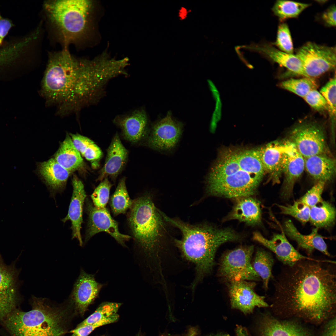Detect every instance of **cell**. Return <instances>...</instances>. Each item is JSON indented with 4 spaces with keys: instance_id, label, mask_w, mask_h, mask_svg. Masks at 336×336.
Returning <instances> with one entry per match:
<instances>
[{
    "instance_id": "cell-1",
    "label": "cell",
    "mask_w": 336,
    "mask_h": 336,
    "mask_svg": "<svg viewBox=\"0 0 336 336\" xmlns=\"http://www.w3.org/2000/svg\"><path fill=\"white\" fill-rule=\"evenodd\" d=\"M47 57L40 93L62 116L97 104L108 83L121 74L118 62L105 53L89 59L61 49L48 51Z\"/></svg>"
},
{
    "instance_id": "cell-2",
    "label": "cell",
    "mask_w": 336,
    "mask_h": 336,
    "mask_svg": "<svg viewBox=\"0 0 336 336\" xmlns=\"http://www.w3.org/2000/svg\"><path fill=\"white\" fill-rule=\"evenodd\" d=\"M336 262L302 260L285 267L275 281L271 307L284 319L318 325L336 316Z\"/></svg>"
},
{
    "instance_id": "cell-3",
    "label": "cell",
    "mask_w": 336,
    "mask_h": 336,
    "mask_svg": "<svg viewBox=\"0 0 336 336\" xmlns=\"http://www.w3.org/2000/svg\"><path fill=\"white\" fill-rule=\"evenodd\" d=\"M94 3L90 0H47L43 2L40 20L50 45L77 50L87 45L92 30Z\"/></svg>"
},
{
    "instance_id": "cell-4",
    "label": "cell",
    "mask_w": 336,
    "mask_h": 336,
    "mask_svg": "<svg viewBox=\"0 0 336 336\" xmlns=\"http://www.w3.org/2000/svg\"><path fill=\"white\" fill-rule=\"evenodd\" d=\"M264 172L253 149H224L208 175L207 190L226 198L248 197L254 193Z\"/></svg>"
},
{
    "instance_id": "cell-5",
    "label": "cell",
    "mask_w": 336,
    "mask_h": 336,
    "mask_svg": "<svg viewBox=\"0 0 336 336\" xmlns=\"http://www.w3.org/2000/svg\"><path fill=\"white\" fill-rule=\"evenodd\" d=\"M160 212L165 221L182 233V239L175 240V243L184 258L195 265L196 274L192 289L212 271L218 247L226 242L240 238L231 229H219L206 224L191 225Z\"/></svg>"
},
{
    "instance_id": "cell-6",
    "label": "cell",
    "mask_w": 336,
    "mask_h": 336,
    "mask_svg": "<svg viewBox=\"0 0 336 336\" xmlns=\"http://www.w3.org/2000/svg\"><path fill=\"white\" fill-rule=\"evenodd\" d=\"M32 309L14 310L6 318V326L13 336H60L64 333L60 308L51 307L47 299L32 296Z\"/></svg>"
},
{
    "instance_id": "cell-7",
    "label": "cell",
    "mask_w": 336,
    "mask_h": 336,
    "mask_svg": "<svg viewBox=\"0 0 336 336\" xmlns=\"http://www.w3.org/2000/svg\"><path fill=\"white\" fill-rule=\"evenodd\" d=\"M130 209L128 220L135 240L150 256L157 257L165 231L160 211L148 196L133 200Z\"/></svg>"
},
{
    "instance_id": "cell-8",
    "label": "cell",
    "mask_w": 336,
    "mask_h": 336,
    "mask_svg": "<svg viewBox=\"0 0 336 336\" xmlns=\"http://www.w3.org/2000/svg\"><path fill=\"white\" fill-rule=\"evenodd\" d=\"M254 251V246L250 245L241 246L225 252L219 261V277L228 283L239 280L259 281L260 278L251 263Z\"/></svg>"
},
{
    "instance_id": "cell-9",
    "label": "cell",
    "mask_w": 336,
    "mask_h": 336,
    "mask_svg": "<svg viewBox=\"0 0 336 336\" xmlns=\"http://www.w3.org/2000/svg\"><path fill=\"white\" fill-rule=\"evenodd\" d=\"M300 60L307 77L313 79L334 69L336 66V48L308 42L295 55Z\"/></svg>"
},
{
    "instance_id": "cell-10",
    "label": "cell",
    "mask_w": 336,
    "mask_h": 336,
    "mask_svg": "<svg viewBox=\"0 0 336 336\" xmlns=\"http://www.w3.org/2000/svg\"><path fill=\"white\" fill-rule=\"evenodd\" d=\"M289 140L304 158L327 154L328 149L323 128L314 122H305L293 128Z\"/></svg>"
},
{
    "instance_id": "cell-11",
    "label": "cell",
    "mask_w": 336,
    "mask_h": 336,
    "mask_svg": "<svg viewBox=\"0 0 336 336\" xmlns=\"http://www.w3.org/2000/svg\"><path fill=\"white\" fill-rule=\"evenodd\" d=\"M20 272L15 263L6 264L0 254V320L14 311L20 299Z\"/></svg>"
},
{
    "instance_id": "cell-12",
    "label": "cell",
    "mask_w": 336,
    "mask_h": 336,
    "mask_svg": "<svg viewBox=\"0 0 336 336\" xmlns=\"http://www.w3.org/2000/svg\"><path fill=\"white\" fill-rule=\"evenodd\" d=\"M183 129L182 124L174 119L169 113L153 124L147 138V144L160 152L171 151L178 143Z\"/></svg>"
},
{
    "instance_id": "cell-13",
    "label": "cell",
    "mask_w": 336,
    "mask_h": 336,
    "mask_svg": "<svg viewBox=\"0 0 336 336\" xmlns=\"http://www.w3.org/2000/svg\"><path fill=\"white\" fill-rule=\"evenodd\" d=\"M256 286L255 282L245 280L229 283V294L232 307L247 314L252 312L255 307H268L265 297L258 295L255 292Z\"/></svg>"
},
{
    "instance_id": "cell-14",
    "label": "cell",
    "mask_w": 336,
    "mask_h": 336,
    "mask_svg": "<svg viewBox=\"0 0 336 336\" xmlns=\"http://www.w3.org/2000/svg\"><path fill=\"white\" fill-rule=\"evenodd\" d=\"M87 210L89 219L86 241L96 234L104 231L110 234L122 245L125 246V242L131 236L120 232L117 222L112 217L106 208H99L89 203Z\"/></svg>"
},
{
    "instance_id": "cell-15",
    "label": "cell",
    "mask_w": 336,
    "mask_h": 336,
    "mask_svg": "<svg viewBox=\"0 0 336 336\" xmlns=\"http://www.w3.org/2000/svg\"><path fill=\"white\" fill-rule=\"evenodd\" d=\"M284 156L283 173L285 179L281 193L282 198L288 199L292 196L294 184L305 169L304 157L289 141L283 143Z\"/></svg>"
},
{
    "instance_id": "cell-16",
    "label": "cell",
    "mask_w": 336,
    "mask_h": 336,
    "mask_svg": "<svg viewBox=\"0 0 336 336\" xmlns=\"http://www.w3.org/2000/svg\"><path fill=\"white\" fill-rule=\"evenodd\" d=\"M253 238L273 252L285 266L292 265L302 260L316 259L300 253L289 242L284 233L274 234L271 239L268 240L256 232L254 233Z\"/></svg>"
},
{
    "instance_id": "cell-17",
    "label": "cell",
    "mask_w": 336,
    "mask_h": 336,
    "mask_svg": "<svg viewBox=\"0 0 336 336\" xmlns=\"http://www.w3.org/2000/svg\"><path fill=\"white\" fill-rule=\"evenodd\" d=\"M113 122L121 129L125 139L132 142L140 141L147 131L148 117L142 108L136 109L126 114L118 115Z\"/></svg>"
},
{
    "instance_id": "cell-18",
    "label": "cell",
    "mask_w": 336,
    "mask_h": 336,
    "mask_svg": "<svg viewBox=\"0 0 336 336\" xmlns=\"http://www.w3.org/2000/svg\"><path fill=\"white\" fill-rule=\"evenodd\" d=\"M243 48L251 51L255 52L271 61L276 63L295 74L306 77L300 59L293 54L284 52L273 46L271 44L262 42L252 43Z\"/></svg>"
},
{
    "instance_id": "cell-19",
    "label": "cell",
    "mask_w": 336,
    "mask_h": 336,
    "mask_svg": "<svg viewBox=\"0 0 336 336\" xmlns=\"http://www.w3.org/2000/svg\"><path fill=\"white\" fill-rule=\"evenodd\" d=\"M102 285L96 281L94 275L81 269L71 295L76 308L84 312L98 296Z\"/></svg>"
},
{
    "instance_id": "cell-20",
    "label": "cell",
    "mask_w": 336,
    "mask_h": 336,
    "mask_svg": "<svg viewBox=\"0 0 336 336\" xmlns=\"http://www.w3.org/2000/svg\"><path fill=\"white\" fill-rule=\"evenodd\" d=\"M261 336H315L308 329L296 320L266 316L262 320Z\"/></svg>"
},
{
    "instance_id": "cell-21",
    "label": "cell",
    "mask_w": 336,
    "mask_h": 336,
    "mask_svg": "<svg viewBox=\"0 0 336 336\" xmlns=\"http://www.w3.org/2000/svg\"><path fill=\"white\" fill-rule=\"evenodd\" d=\"M128 156V151L116 133L107 149L105 163L97 180L101 181L109 177L115 181L124 168Z\"/></svg>"
},
{
    "instance_id": "cell-22",
    "label": "cell",
    "mask_w": 336,
    "mask_h": 336,
    "mask_svg": "<svg viewBox=\"0 0 336 336\" xmlns=\"http://www.w3.org/2000/svg\"><path fill=\"white\" fill-rule=\"evenodd\" d=\"M72 185L73 193L68 213L62 221L65 222L70 220L71 222L72 238H77L82 246L83 243L80 231L82 222L83 207L86 195L82 183L75 176L72 179Z\"/></svg>"
},
{
    "instance_id": "cell-23",
    "label": "cell",
    "mask_w": 336,
    "mask_h": 336,
    "mask_svg": "<svg viewBox=\"0 0 336 336\" xmlns=\"http://www.w3.org/2000/svg\"><path fill=\"white\" fill-rule=\"evenodd\" d=\"M284 233L296 241L298 246L305 250L309 255L316 250L328 257L331 256L323 237L318 232V229L313 228L307 235L301 233L290 220H287L284 225Z\"/></svg>"
},
{
    "instance_id": "cell-24",
    "label": "cell",
    "mask_w": 336,
    "mask_h": 336,
    "mask_svg": "<svg viewBox=\"0 0 336 336\" xmlns=\"http://www.w3.org/2000/svg\"><path fill=\"white\" fill-rule=\"evenodd\" d=\"M258 149L265 172L271 175L273 183L278 182L280 176L283 173V143L272 142Z\"/></svg>"
},
{
    "instance_id": "cell-25",
    "label": "cell",
    "mask_w": 336,
    "mask_h": 336,
    "mask_svg": "<svg viewBox=\"0 0 336 336\" xmlns=\"http://www.w3.org/2000/svg\"><path fill=\"white\" fill-rule=\"evenodd\" d=\"M305 169L311 177L318 181L326 183L335 175L336 161L327 154H320L304 158Z\"/></svg>"
},
{
    "instance_id": "cell-26",
    "label": "cell",
    "mask_w": 336,
    "mask_h": 336,
    "mask_svg": "<svg viewBox=\"0 0 336 336\" xmlns=\"http://www.w3.org/2000/svg\"><path fill=\"white\" fill-rule=\"evenodd\" d=\"M237 198L226 219L238 220L252 225L260 223L261 215L259 202L248 197Z\"/></svg>"
},
{
    "instance_id": "cell-27",
    "label": "cell",
    "mask_w": 336,
    "mask_h": 336,
    "mask_svg": "<svg viewBox=\"0 0 336 336\" xmlns=\"http://www.w3.org/2000/svg\"><path fill=\"white\" fill-rule=\"evenodd\" d=\"M39 171L46 184L54 189H59L64 186L70 173L54 158L41 163Z\"/></svg>"
},
{
    "instance_id": "cell-28",
    "label": "cell",
    "mask_w": 336,
    "mask_h": 336,
    "mask_svg": "<svg viewBox=\"0 0 336 336\" xmlns=\"http://www.w3.org/2000/svg\"><path fill=\"white\" fill-rule=\"evenodd\" d=\"M74 146L71 138L67 134L56 153L54 159L70 172L82 166L83 160Z\"/></svg>"
},
{
    "instance_id": "cell-29",
    "label": "cell",
    "mask_w": 336,
    "mask_h": 336,
    "mask_svg": "<svg viewBox=\"0 0 336 336\" xmlns=\"http://www.w3.org/2000/svg\"><path fill=\"white\" fill-rule=\"evenodd\" d=\"M335 214L333 205L328 202L322 200L310 208L309 221L318 229L327 228L334 224Z\"/></svg>"
},
{
    "instance_id": "cell-30",
    "label": "cell",
    "mask_w": 336,
    "mask_h": 336,
    "mask_svg": "<svg viewBox=\"0 0 336 336\" xmlns=\"http://www.w3.org/2000/svg\"><path fill=\"white\" fill-rule=\"evenodd\" d=\"M274 259L269 252L262 249L256 251L252 262L253 267L263 281V287L267 290L268 284L273 277L272 270Z\"/></svg>"
},
{
    "instance_id": "cell-31",
    "label": "cell",
    "mask_w": 336,
    "mask_h": 336,
    "mask_svg": "<svg viewBox=\"0 0 336 336\" xmlns=\"http://www.w3.org/2000/svg\"><path fill=\"white\" fill-rule=\"evenodd\" d=\"M125 178L121 179L119 182L116 190L111 196L110 205L113 212L116 216L125 213L130 209L133 200L130 198L126 188Z\"/></svg>"
},
{
    "instance_id": "cell-32",
    "label": "cell",
    "mask_w": 336,
    "mask_h": 336,
    "mask_svg": "<svg viewBox=\"0 0 336 336\" xmlns=\"http://www.w3.org/2000/svg\"><path fill=\"white\" fill-rule=\"evenodd\" d=\"M310 5V3L291 1L278 0L274 3L272 10L274 14L282 21L298 17Z\"/></svg>"
},
{
    "instance_id": "cell-33",
    "label": "cell",
    "mask_w": 336,
    "mask_h": 336,
    "mask_svg": "<svg viewBox=\"0 0 336 336\" xmlns=\"http://www.w3.org/2000/svg\"><path fill=\"white\" fill-rule=\"evenodd\" d=\"M336 80L335 76L321 89L320 91L326 102L333 138L334 137L336 123Z\"/></svg>"
},
{
    "instance_id": "cell-34",
    "label": "cell",
    "mask_w": 336,
    "mask_h": 336,
    "mask_svg": "<svg viewBox=\"0 0 336 336\" xmlns=\"http://www.w3.org/2000/svg\"><path fill=\"white\" fill-rule=\"evenodd\" d=\"M281 87L303 98L310 91L316 89V85L313 80L305 77L300 79L291 78L282 82Z\"/></svg>"
},
{
    "instance_id": "cell-35",
    "label": "cell",
    "mask_w": 336,
    "mask_h": 336,
    "mask_svg": "<svg viewBox=\"0 0 336 336\" xmlns=\"http://www.w3.org/2000/svg\"><path fill=\"white\" fill-rule=\"evenodd\" d=\"M121 303L106 302L101 304L95 311L77 328L99 322L117 313Z\"/></svg>"
},
{
    "instance_id": "cell-36",
    "label": "cell",
    "mask_w": 336,
    "mask_h": 336,
    "mask_svg": "<svg viewBox=\"0 0 336 336\" xmlns=\"http://www.w3.org/2000/svg\"><path fill=\"white\" fill-rule=\"evenodd\" d=\"M282 214L291 216L305 224L310 218V207L300 200L294 202L293 204L286 205H278Z\"/></svg>"
},
{
    "instance_id": "cell-37",
    "label": "cell",
    "mask_w": 336,
    "mask_h": 336,
    "mask_svg": "<svg viewBox=\"0 0 336 336\" xmlns=\"http://www.w3.org/2000/svg\"><path fill=\"white\" fill-rule=\"evenodd\" d=\"M272 44L284 52L293 54L292 40L289 27L286 23L283 22L279 25L276 40Z\"/></svg>"
},
{
    "instance_id": "cell-38",
    "label": "cell",
    "mask_w": 336,
    "mask_h": 336,
    "mask_svg": "<svg viewBox=\"0 0 336 336\" xmlns=\"http://www.w3.org/2000/svg\"><path fill=\"white\" fill-rule=\"evenodd\" d=\"M112 186L108 178L104 179L100 183L91 195L95 206L99 208H105Z\"/></svg>"
},
{
    "instance_id": "cell-39",
    "label": "cell",
    "mask_w": 336,
    "mask_h": 336,
    "mask_svg": "<svg viewBox=\"0 0 336 336\" xmlns=\"http://www.w3.org/2000/svg\"><path fill=\"white\" fill-rule=\"evenodd\" d=\"M325 183L318 181L300 199V201L309 207L315 206L322 201V195Z\"/></svg>"
},
{
    "instance_id": "cell-40",
    "label": "cell",
    "mask_w": 336,
    "mask_h": 336,
    "mask_svg": "<svg viewBox=\"0 0 336 336\" xmlns=\"http://www.w3.org/2000/svg\"><path fill=\"white\" fill-rule=\"evenodd\" d=\"M119 315L117 313L99 322L76 328L71 331L72 336H88L96 328L109 324L114 323L119 319Z\"/></svg>"
},
{
    "instance_id": "cell-41",
    "label": "cell",
    "mask_w": 336,
    "mask_h": 336,
    "mask_svg": "<svg viewBox=\"0 0 336 336\" xmlns=\"http://www.w3.org/2000/svg\"><path fill=\"white\" fill-rule=\"evenodd\" d=\"M306 102L314 110L319 112L327 110L325 99L316 89L310 91L303 98Z\"/></svg>"
},
{
    "instance_id": "cell-42",
    "label": "cell",
    "mask_w": 336,
    "mask_h": 336,
    "mask_svg": "<svg viewBox=\"0 0 336 336\" xmlns=\"http://www.w3.org/2000/svg\"><path fill=\"white\" fill-rule=\"evenodd\" d=\"M70 135L74 146L82 156L87 147L94 142L88 138L78 133L70 134Z\"/></svg>"
},
{
    "instance_id": "cell-43",
    "label": "cell",
    "mask_w": 336,
    "mask_h": 336,
    "mask_svg": "<svg viewBox=\"0 0 336 336\" xmlns=\"http://www.w3.org/2000/svg\"><path fill=\"white\" fill-rule=\"evenodd\" d=\"M102 155L101 150L94 142L87 147L83 156L86 160L93 161L100 159Z\"/></svg>"
},
{
    "instance_id": "cell-44",
    "label": "cell",
    "mask_w": 336,
    "mask_h": 336,
    "mask_svg": "<svg viewBox=\"0 0 336 336\" xmlns=\"http://www.w3.org/2000/svg\"><path fill=\"white\" fill-rule=\"evenodd\" d=\"M336 319L335 316L323 323L318 336H336Z\"/></svg>"
},
{
    "instance_id": "cell-45",
    "label": "cell",
    "mask_w": 336,
    "mask_h": 336,
    "mask_svg": "<svg viewBox=\"0 0 336 336\" xmlns=\"http://www.w3.org/2000/svg\"><path fill=\"white\" fill-rule=\"evenodd\" d=\"M336 7L333 5L324 11L321 15V18L324 24L329 27L336 26Z\"/></svg>"
},
{
    "instance_id": "cell-46",
    "label": "cell",
    "mask_w": 336,
    "mask_h": 336,
    "mask_svg": "<svg viewBox=\"0 0 336 336\" xmlns=\"http://www.w3.org/2000/svg\"><path fill=\"white\" fill-rule=\"evenodd\" d=\"M12 26L9 20L3 18L0 14V45Z\"/></svg>"
},
{
    "instance_id": "cell-47",
    "label": "cell",
    "mask_w": 336,
    "mask_h": 336,
    "mask_svg": "<svg viewBox=\"0 0 336 336\" xmlns=\"http://www.w3.org/2000/svg\"><path fill=\"white\" fill-rule=\"evenodd\" d=\"M197 334V329L194 328H191L189 329L186 336H196Z\"/></svg>"
},
{
    "instance_id": "cell-48",
    "label": "cell",
    "mask_w": 336,
    "mask_h": 336,
    "mask_svg": "<svg viewBox=\"0 0 336 336\" xmlns=\"http://www.w3.org/2000/svg\"><path fill=\"white\" fill-rule=\"evenodd\" d=\"M186 10L184 8H181L180 10V16L181 18L182 19L184 18L185 17L186 15Z\"/></svg>"
},
{
    "instance_id": "cell-49",
    "label": "cell",
    "mask_w": 336,
    "mask_h": 336,
    "mask_svg": "<svg viewBox=\"0 0 336 336\" xmlns=\"http://www.w3.org/2000/svg\"><path fill=\"white\" fill-rule=\"evenodd\" d=\"M216 336H229V335L226 334H219Z\"/></svg>"
}]
</instances>
